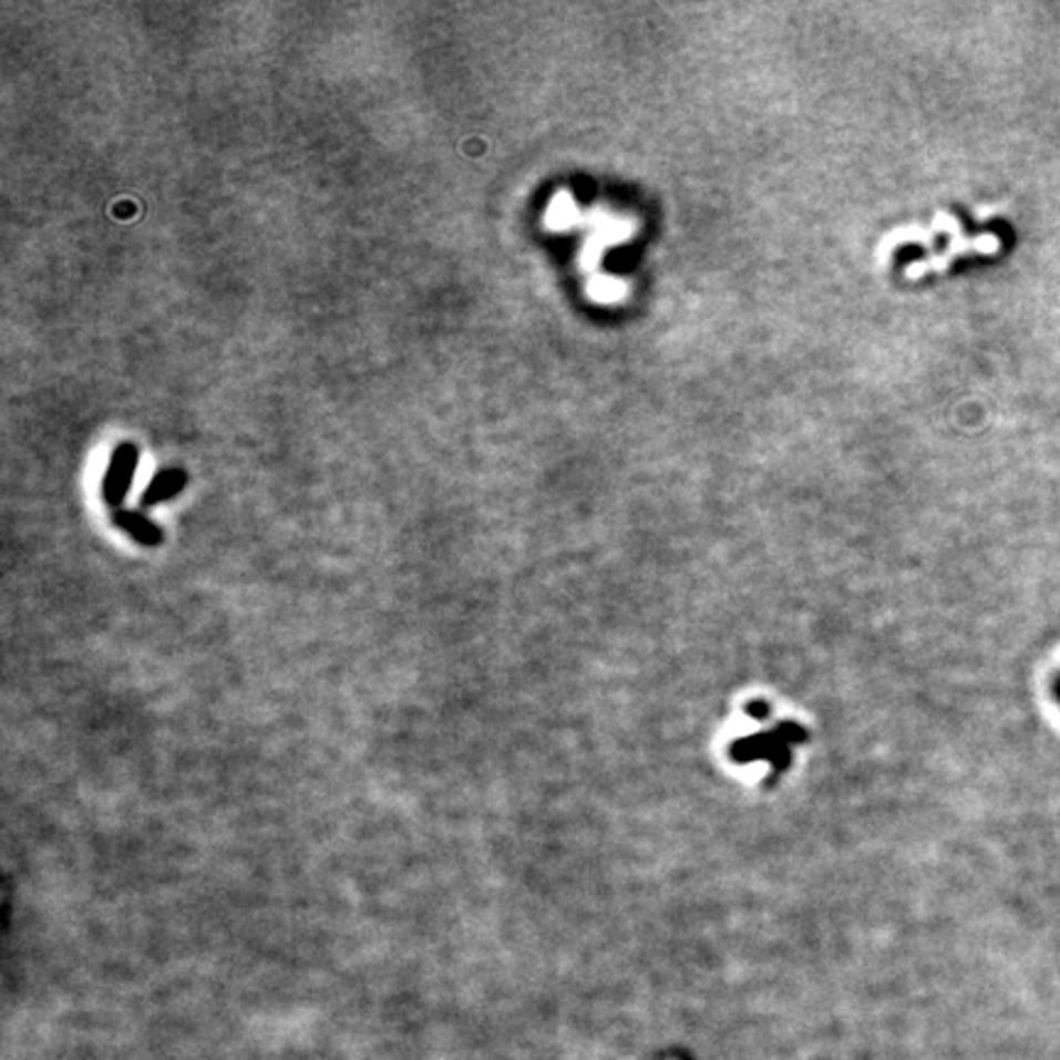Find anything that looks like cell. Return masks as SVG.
<instances>
[{
  "instance_id": "cell-1",
  "label": "cell",
  "mask_w": 1060,
  "mask_h": 1060,
  "mask_svg": "<svg viewBox=\"0 0 1060 1060\" xmlns=\"http://www.w3.org/2000/svg\"><path fill=\"white\" fill-rule=\"evenodd\" d=\"M803 732L789 722H776L771 729H757L751 734H739L732 742L734 761L751 763V761H769L776 769H783V763L791 759V744L801 742Z\"/></svg>"
},
{
  "instance_id": "cell-2",
  "label": "cell",
  "mask_w": 1060,
  "mask_h": 1060,
  "mask_svg": "<svg viewBox=\"0 0 1060 1060\" xmlns=\"http://www.w3.org/2000/svg\"><path fill=\"white\" fill-rule=\"evenodd\" d=\"M138 460H141V452L131 442H123L113 450L109 472L104 476V501L113 511L121 508L125 496H128L135 470H138Z\"/></svg>"
},
{
  "instance_id": "cell-3",
  "label": "cell",
  "mask_w": 1060,
  "mask_h": 1060,
  "mask_svg": "<svg viewBox=\"0 0 1060 1060\" xmlns=\"http://www.w3.org/2000/svg\"><path fill=\"white\" fill-rule=\"evenodd\" d=\"M113 523L133 538L135 543L145 545V548H157L159 543L165 541L163 528L157 526L155 521H151L141 511H131V508H116L113 511Z\"/></svg>"
},
{
  "instance_id": "cell-4",
  "label": "cell",
  "mask_w": 1060,
  "mask_h": 1060,
  "mask_svg": "<svg viewBox=\"0 0 1060 1060\" xmlns=\"http://www.w3.org/2000/svg\"><path fill=\"white\" fill-rule=\"evenodd\" d=\"M185 484H187V474L182 470H175V466L163 470V472L153 476L151 484H147L145 494H143V506L147 508V506L165 504V501L175 498L182 492V488H185Z\"/></svg>"
},
{
  "instance_id": "cell-5",
  "label": "cell",
  "mask_w": 1060,
  "mask_h": 1060,
  "mask_svg": "<svg viewBox=\"0 0 1060 1060\" xmlns=\"http://www.w3.org/2000/svg\"><path fill=\"white\" fill-rule=\"evenodd\" d=\"M1053 692H1056V700H1058V704H1060V676H1058V680L1053 682Z\"/></svg>"
}]
</instances>
